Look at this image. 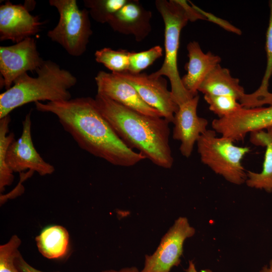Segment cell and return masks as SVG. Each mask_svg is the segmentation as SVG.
I'll return each mask as SVG.
<instances>
[{"label":"cell","instance_id":"cell-1","mask_svg":"<svg viewBox=\"0 0 272 272\" xmlns=\"http://www.w3.org/2000/svg\"><path fill=\"white\" fill-rule=\"evenodd\" d=\"M36 109L55 115L81 149L110 164L134 166L146 158L127 146L97 108L94 99L36 102Z\"/></svg>","mask_w":272,"mask_h":272},{"label":"cell","instance_id":"cell-2","mask_svg":"<svg viewBox=\"0 0 272 272\" xmlns=\"http://www.w3.org/2000/svg\"><path fill=\"white\" fill-rule=\"evenodd\" d=\"M94 99L98 110L127 146L137 149L159 167H172L169 122L163 117L139 112L98 93Z\"/></svg>","mask_w":272,"mask_h":272},{"label":"cell","instance_id":"cell-3","mask_svg":"<svg viewBox=\"0 0 272 272\" xmlns=\"http://www.w3.org/2000/svg\"><path fill=\"white\" fill-rule=\"evenodd\" d=\"M36 72V77L27 73L21 75L13 86L0 94V119L29 103L71 99L69 89L76 84L77 79L71 72L50 60H44Z\"/></svg>","mask_w":272,"mask_h":272},{"label":"cell","instance_id":"cell-4","mask_svg":"<svg viewBox=\"0 0 272 272\" xmlns=\"http://www.w3.org/2000/svg\"><path fill=\"white\" fill-rule=\"evenodd\" d=\"M155 3L165 25V59L161 68L150 76L155 78L165 76L169 79L171 92L179 105L194 97L183 87L178 70L180 33L188 21L206 18L191 2V6L180 0H157Z\"/></svg>","mask_w":272,"mask_h":272},{"label":"cell","instance_id":"cell-5","mask_svg":"<svg viewBox=\"0 0 272 272\" xmlns=\"http://www.w3.org/2000/svg\"><path fill=\"white\" fill-rule=\"evenodd\" d=\"M10 115L0 119V191L13 182L14 172L26 170L41 176L51 174L55 168L46 162L35 148L32 139L31 112L22 122L21 137L15 140L13 132L8 134Z\"/></svg>","mask_w":272,"mask_h":272},{"label":"cell","instance_id":"cell-6","mask_svg":"<svg viewBox=\"0 0 272 272\" xmlns=\"http://www.w3.org/2000/svg\"><path fill=\"white\" fill-rule=\"evenodd\" d=\"M233 142L229 138L217 137L214 129H207L197 141V152L201 162L215 173L232 184L241 185L247 177L242 160L250 148L236 146Z\"/></svg>","mask_w":272,"mask_h":272},{"label":"cell","instance_id":"cell-7","mask_svg":"<svg viewBox=\"0 0 272 272\" xmlns=\"http://www.w3.org/2000/svg\"><path fill=\"white\" fill-rule=\"evenodd\" d=\"M49 4L56 9L59 18L56 26L47 32L48 37L70 55H83L92 34L89 11L80 9L76 0H50Z\"/></svg>","mask_w":272,"mask_h":272},{"label":"cell","instance_id":"cell-8","mask_svg":"<svg viewBox=\"0 0 272 272\" xmlns=\"http://www.w3.org/2000/svg\"><path fill=\"white\" fill-rule=\"evenodd\" d=\"M195 233L187 218H177L162 237L155 251L145 256L141 272H170L180 263L184 241Z\"/></svg>","mask_w":272,"mask_h":272},{"label":"cell","instance_id":"cell-9","mask_svg":"<svg viewBox=\"0 0 272 272\" xmlns=\"http://www.w3.org/2000/svg\"><path fill=\"white\" fill-rule=\"evenodd\" d=\"M44 61L32 37L12 45L1 46V87L9 89L18 78L28 71L36 72Z\"/></svg>","mask_w":272,"mask_h":272},{"label":"cell","instance_id":"cell-10","mask_svg":"<svg viewBox=\"0 0 272 272\" xmlns=\"http://www.w3.org/2000/svg\"><path fill=\"white\" fill-rule=\"evenodd\" d=\"M115 74L130 83L147 104L157 110L168 122L173 123L179 106L171 91L168 90L165 79L162 77L155 78L145 73L132 74L128 71Z\"/></svg>","mask_w":272,"mask_h":272},{"label":"cell","instance_id":"cell-11","mask_svg":"<svg viewBox=\"0 0 272 272\" xmlns=\"http://www.w3.org/2000/svg\"><path fill=\"white\" fill-rule=\"evenodd\" d=\"M212 126L216 132L233 142L242 141L249 132L272 127V104L242 108L230 116L214 119Z\"/></svg>","mask_w":272,"mask_h":272},{"label":"cell","instance_id":"cell-12","mask_svg":"<svg viewBox=\"0 0 272 272\" xmlns=\"http://www.w3.org/2000/svg\"><path fill=\"white\" fill-rule=\"evenodd\" d=\"M197 95L179 105L173 123V138L180 142L179 150L183 156L189 158L199 137L208 129V120L199 117Z\"/></svg>","mask_w":272,"mask_h":272},{"label":"cell","instance_id":"cell-13","mask_svg":"<svg viewBox=\"0 0 272 272\" xmlns=\"http://www.w3.org/2000/svg\"><path fill=\"white\" fill-rule=\"evenodd\" d=\"M42 23L33 16L26 6L7 1L0 6V40L17 43L31 37L40 30Z\"/></svg>","mask_w":272,"mask_h":272},{"label":"cell","instance_id":"cell-14","mask_svg":"<svg viewBox=\"0 0 272 272\" xmlns=\"http://www.w3.org/2000/svg\"><path fill=\"white\" fill-rule=\"evenodd\" d=\"M95 80L98 94L144 114L162 117L157 110L142 100L130 83L117 74L101 71Z\"/></svg>","mask_w":272,"mask_h":272},{"label":"cell","instance_id":"cell-15","mask_svg":"<svg viewBox=\"0 0 272 272\" xmlns=\"http://www.w3.org/2000/svg\"><path fill=\"white\" fill-rule=\"evenodd\" d=\"M152 13L146 10L137 0H128L112 17L108 24L115 31L133 35L137 41L144 40L152 27Z\"/></svg>","mask_w":272,"mask_h":272},{"label":"cell","instance_id":"cell-16","mask_svg":"<svg viewBox=\"0 0 272 272\" xmlns=\"http://www.w3.org/2000/svg\"><path fill=\"white\" fill-rule=\"evenodd\" d=\"M188 61L187 74L181 78L182 85L192 96L198 95V90L208 75L221 61V58L211 51L204 53L199 43L191 41L187 45Z\"/></svg>","mask_w":272,"mask_h":272},{"label":"cell","instance_id":"cell-17","mask_svg":"<svg viewBox=\"0 0 272 272\" xmlns=\"http://www.w3.org/2000/svg\"><path fill=\"white\" fill-rule=\"evenodd\" d=\"M265 132L259 130L251 132L250 142L256 146L265 147L262 169L259 173L247 172L246 185L250 187L272 192V127Z\"/></svg>","mask_w":272,"mask_h":272},{"label":"cell","instance_id":"cell-18","mask_svg":"<svg viewBox=\"0 0 272 272\" xmlns=\"http://www.w3.org/2000/svg\"><path fill=\"white\" fill-rule=\"evenodd\" d=\"M198 91L204 95H226L233 97L240 103L246 93L239 85V80L233 77L230 71L217 65L206 77L199 86Z\"/></svg>","mask_w":272,"mask_h":272},{"label":"cell","instance_id":"cell-19","mask_svg":"<svg viewBox=\"0 0 272 272\" xmlns=\"http://www.w3.org/2000/svg\"><path fill=\"white\" fill-rule=\"evenodd\" d=\"M35 240L38 251L44 257L58 259L67 252L69 234L63 227L54 225L44 229Z\"/></svg>","mask_w":272,"mask_h":272},{"label":"cell","instance_id":"cell-20","mask_svg":"<svg viewBox=\"0 0 272 272\" xmlns=\"http://www.w3.org/2000/svg\"><path fill=\"white\" fill-rule=\"evenodd\" d=\"M268 5L269 16L265 41L266 68L260 85L256 91L250 94L252 100L258 106L272 104V93L268 89L272 76V0L269 1Z\"/></svg>","mask_w":272,"mask_h":272},{"label":"cell","instance_id":"cell-21","mask_svg":"<svg viewBox=\"0 0 272 272\" xmlns=\"http://www.w3.org/2000/svg\"><path fill=\"white\" fill-rule=\"evenodd\" d=\"M130 52L126 50H113L105 47L95 53V60L104 65L113 73H120L128 71Z\"/></svg>","mask_w":272,"mask_h":272},{"label":"cell","instance_id":"cell-22","mask_svg":"<svg viewBox=\"0 0 272 272\" xmlns=\"http://www.w3.org/2000/svg\"><path fill=\"white\" fill-rule=\"evenodd\" d=\"M128 0H84L89 14L96 22L108 23Z\"/></svg>","mask_w":272,"mask_h":272},{"label":"cell","instance_id":"cell-23","mask_svg":"<svg viewBox=\"0 0 272 272\" xmlns=\"http://www.w3.org/2000/svg\"><path fill=\"white\" fill-rule=\"evenodd\" d=\"M209 109L219 118L228 117L243 108L235 98L226 95H204Z\"/></svg>","mask_w":272,"mask_h":272},{"label":"cell","instance_id":"cell-24","mask_svg":"<svg viewBox=\"0 0 272 272\" xmlns=\"http://www.w3.org/2000/svg\"><path fill=\"white\" fill-rule=\"evenodd\" d=\"M21 243L20 238L14 235L0 246V272H21L16 263V258L20 254L19 247Z\"/></svg>","mask_w":272,"mask_h":272},{"label":"cell","instance_id":"cell-25","mask_svg":"<svg viewBox=\"0 0 272 272\" xmlns=\"http://www.w3.org/2000/svg\"><path fill=\"white\" fill-rule=\"evenodd\" d=\"M162 55L163 49L159 45L139 52H130L127 71L132 74H140Z\"/></svg>","mask_w":272,"mask_h":272},{"label":"cell","instance_id":"cell-26","mask_svg":"<svg viewBox=\"0 0 272 272\" xmlns=\"http://www.w3.org/2000/svg\"><path fill=\"white\" fill-rule=\"evenodd\" d=\"M16 263L21 272H44L38 270L30 265L20 254L16 259Z\"/></svg>","mask_w":272,"mask_h":272},{"label":"cell","instance_id":"cell-27","mask_svg":"<svg viewBox=\"0 0 272 272\" xmlns=\"http://www.w3.org/2000/svg\"><path fill=\"white\" fill-rule=\"evenodd\" d=\"M102 272H141L137 267L130 266L122 268L118 270L115 269H106Z\"/></svg>","mask_w":272,"mask_h":272},{"label":"cell","instance_id":"cell-28","mask_svg":"<svg viewBox=\"0 0 272 272\" xmlns=\"http://www.w3.org/2000/svg\"><path fill=\"white\" fill-rule=\"evenodd\" d=\"M186 272H213L210 269H205L197 271L195 264L192 260H189L187 268L185 270Z\"/></svg>","mask_w":272,"mask_h":272},{"label":"cell","instance_id":"cell-29","mask_svg":"<svg viewBox=\"0 0 272 272\" xmlns=\"http://www.w3.org/2000/svg\"><path fill=\"white\" fill-rule=\"evenodd\" d=\"M260 272H272V259L269 261L267 265L262 267Z\"/></svg>","mask_w":272,"mask_h":272}]
</instances>
